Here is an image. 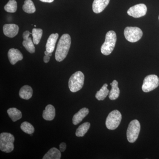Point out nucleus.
<instances>
[{
	"instance_id": "obj_24",
	"label": "nucleus",
	"mask_w": 159,
	"mask_h": 159,
	"mask_svg": "<svg viewBox=\"0 0 159 159\" xmlns=\"http://www.w3.org/2000/svg\"><path fill=\"white\" fill-rule=\"evenodd\" d=\"M42 29H33L32 31L33 41L34 44L38 45L43 35Z\"/></svg>"
},
{
	"instance_id": "obj_29",
	"label": "nucleus",
	"mask_w": 159,
	"mask_h": 159,
	"mask_svg": "<svg viewBox=\"0 0 159 159\" xmlns=\"http://www.w3.org/2000/svg\"><path fill=\"white\" fill-rule=\"evenodd\" d=\"M39 1L43 2L51 3L54 2V0H39Z\"/></svg>"
},
{
	"instance_id": "obj_5",
	"label": "nucleus",
	"mask_w": 159,
	"mask_h": 159,
	"mask_svg": "<svg viewBox=\"0 0 159 159\" xmlns=\"http://www.w3.org/2000/svg\"><path fill=\"white\" fill-rule=\"evenodd\" d=\"M122 115L119 111L116 110L111 112L106 120V125L109 129L114 130L118 128L121 120Z\"/></svg>"
},
{
	"instance_id": "obj_12",
	"label": "nucleus",
	"mask_w": 159,
	"mask_h": 159,
	"mask_svg": "<svg viewBox=\"0 0 159 159\" xmlns=\"http://www.w3.org/2000/svg\"><path fill=\"white\" fill-rule=\"evenodd\" d=\"M8 55L9 61L11 65L15 64L23 58V54L18 49H10L8 51Z\"/></svg>"
},
{
	"instance_id": "obj_11",
	"label": "nucleus",
	"mask_w": 159,
	"mask_h": 159,
	"mask_svg": "<svg viewBox=\"0 0 159 159\" xmlns=\"http://www.w3.org/2000/svg\"><path fill=\"white\" fill-rule=\"evenodd\" d=\"M18 26L15 24H6L3 27V32L6 36L13 38L16 36L19 32Z\"/></svg>"
},
{
	"instance_id": "obj_1",
	"label": "nucleus",
	"mask_w": 159,
	"mask_h": 159,
	"mask_svg": "<svg viewBox=\"0 0 159 159\" xmlns=\"http://www.w3.org/2000/svg\"><path fill=\"white\" fill-rule=\"evenodd\" d=\"M70 36L68 34H63L60 39L55 52V59L57 61H62L68 54L71 46Z\"/></svg>"
},
{
	"instance_id": "obj_25",
	"label": "nucleus",
	"mask_w": 159,
	"mask_h": 159,
	"mask_svg": "<svg viewBox=\"0 0 159 159\" xmlns=\"http://www.w3.org/2000/svg\"><path fill=\"white\" fill-rule=\"evenodd\" d=\"M17 2L15 0H9L4 7V9L6 11L11 13L16 12L17 10Z\"/></svg>"
},
{
	"instance_id": "obj_22",
	"label": "nucleus",
	"mask_w": 159,
	"mask_h": 159,
	"mask_svg": "<svg viewBox=\"0 0 159 159\" xmlns=\"http://www.w3.org/2000/svg\"><path fill=\"white\" fill-rule=\"evenodd\" d=\"M90 127V123L89 122H86L80 125L77 129L76 132V136L78 137H83L87 132Z\"/></svg>"
},
{
	"instance_id": "obj_19",
	"label": "nucleus",
	"mask_w": 159,
	"mask_h": 159,
	"mask_svg": "<svg viewBox=\"0 0 159 159\" xmlns=\"http://www.w3.org/2000/svg\"><path fill=\"white\" fill-rule=\"evenodd\" d=\"M61 157L60 150L56 148H52L43 157V159H60Z\"/></svg>"
},
{
	"instance_id": "obj_14",
	"label": "nucleus",
	"mask_w": 159,
	"mask_h": 159,
	"mask_svg": "<svg viewBox=\"0 0 159 159\" xmlns=\"http://www.w3.org/2000/svg\"><path fill=\"white\" fill-rule=\"evenodd\" d=\"M89 113V110L88 109L84 107L80 110L77 113L74 115L73 118V123L74 125H77L79 124L80 122L82 121L83 119Z\"/></svg>"
},
{
	"instance_id": "obj_6",
	"label": "nucleus",
	"mask_w": 159,
	"mask_h": 159,
	"mask_svg": "<svg viewBox=\"0 0 159 159\" xmlns=\"http://www.w3.org/2000/svg\"><path fill=\"white\" fill-rule=\"evenodd\" d=\"M141 129L140 122L136 119L131 121L127 128L126 135L128 142L134 143L136 141L139 137Z\"/></svg>"
},
{
	"instance_id": "obj_18",
	"label": "nucleus",
	"mask_w": 159,
	"mask_h": 159,
	"mask_svg": "<svg viewBox=\"0 0 159 159\" xmlns=\"http://www.w3.org/2000/svg\"><path fill=\"white\" fill-rule=\"evenodd\" d=\"M111 89L109 93V98L111 100H115L119 97L120 90L118 87V82L116 80H114L111 83Z\"/></svg>"
},
{
	"instance_id": "obj_3",
	"label": "nucleus",
	"mask_w": 159,
	"mask_h": 159,
	"mask_svg": "<svg viewBox=\"0 0 159 159\" xmlns=\"http://www.w3.org/2000/svg\"><path fill=\"white\" fill-rule=\"evenodd\" d=\"M84 74L81 71H77L70 77L69 87L71 92L76 93L82 88L84 84Z\"/></svg>"
},
{
	"instance_id": "obj_16",
	"label": "nucleus",
	"mask_w": 159,
	"mask_h": 159,
	"mask_svg": "<svg viewBox=\"0 0 159 159\" xmlns=\"http://www.w3.org/2000/svg\"><path fill=\"white\" fill-rule=\"evenodd\" d=\"M55 116V109L54 107L51 104L47 106L45 110L43 111V118L47 121H51Z\"/></svg>"
},
{
	"instance_id": "obj_30",
	"label": "nucleus",
	"mask_w": 159,
	"mask_h": 159,
	"mask_svg": "<svg viewBox=\"0 0 159 159\" xmlns=\"http://www.w3.org/2000/svg\"><path fill=\"white\" fill-rule=\"evenodd\" d=\"M44 53L46 55H48V56H50V57L52 56V53H50L48 51H45Z\"/></svg>"
},
{
	"instance_id": "obj_9",
	"label": "nucleus",
	"mask_w": 159,
	"mask_h": 159,
	"mask_svg": "<svg viewBox=\"0 0 159 159\" xmlns=\"http://www.w3.org/2000/svg\"><path fill=\"white\" fill-rule=\"evenodd\" d=\"M147 8L144 4H139L130 7L127 11V14L135 18L144 16L147 12Z\"/></svg>"
},
{
	"instance_id": "obj_2",
	"label": "nucleus",
	"mask_w": 159,
	"mask_h": 159,
	"mask_svg": "<svg viewBox=\"0 0 159 159\" xmlns=\"http://www.w3.org/2000/svg\"><path fill=\"white\" fill-rule=\"evenodd\" d=\"M117 40L116 34L113 31H108L106 35L105 40L101 46V52L105 55H110L113 51Z\"/></svg>"
},
{
	"instance_id": "obj_21",
	"label": "nucleus",
	"mask_w": 159,
	"mask_h": 159,
	"mask_svg": "<svg viewBox=\"0 0 159 159\" xmlns=\"http://www.w3.org/2000/svg\"><path fill=\"white\" fill-rule=\"evenodd\" d=\"M107 86L108 85L107 84H103L101 89L97 92L95 97L98 100L100 101L104 100L109 93L110 91L107 88Z\"/></svg>"
},
{
	"instance_id": "obj_31",
	"label": "nucleus",
	"mask_w": 159,
	"mask_h": 159,
	"mask_svg": "<svg viewBox=\"0 0 159 159\" xmlns=\"http://www.w3.org/2000/svg\"></svg>"
},
{
	"instance_id": "obj_27",
	"label": "nucleus",
	"mask_w": 159,
	"mask_h": 159,
	"mask_svg": "<svg viewBox=\"0 0 159 159\" xmlns=\"http://www.w3.org/2000/svg\"><path fill=\"white\" fill-rule=\"evenodd\" d=\"M66 145L64 142H62V143H61L60 145H59V150L61 152H64L65 150H66Z\"/></svg>"
},
{
	"instance_id": "obj_7",
	"label": "nucleus",
	"mask_w": 159,
	"mask_h": 159,
	"mask_svg": "<svg viewBox=\"0 0 159 159\" xmlns=\"http://www.w3.org/2000/svg\"><path fill=\"white\" fill-rule=\"evenodd\" d=\"M124 36L127 41L135 43L142 38L143 32L140 28L136 27H127L124 31Z\"/></svg>"
},
{
	"instance_id": "obj_20",
	"label": "nucleus",
	"mask_w": 159,
	"mask_h": 159,
	"mask_svg": "<svg viewBox=\"0 0 159 159\" xmlns=\"http://www.w3.org/2000/svg\"><path fill=\"white\" fill-rule=\"evenodd\" d=\"M9 117L13 122H16L22 117L21 112L16 108H10L7 111Z\"/></svg>"
},
{
	"instance_id": "obj_17",
	"label": "nucleus",
	"mask_w": 159,
	"mask_h": 159,
	"mask_svg": "<svg viewBox=\"0 0 159 159\" xmlns=\"http://www.w3.org/2000/svg\"><path fill=\"white\" fill-rule=\"evenodd\" d=\"M33 95V90L30 86L26 85L23 86L20 89L19 96L22 99H30Z\"/></svg>"
},
{
	"instance_id": "obj_26",
	"label": "nucleus",
	"mask_w": 159,
	"mask_h": 159,
	"mask_svg": "<svg viewBox=\"0 0 159 159\" xmlns=\"http://www.w3.org/2000/svg\"><path fill=\"white\" fill-rule=\"evenodd\" d=\"M20 128L24 132L29 134H33L34 131V127L31 123H29V122H23L21 124Z\"/></svg>"
},
{
	"instance_id": "obj_8",
	"label": "nucleus",
	"mask_w": 159,
	"mask_h": 159,
	"mask_svg": "<svg viewBox=\"0 0 159 159\" xmlns=\"http://www.w3.org/2000/svg\"><path fill=\"white\" fill-rule=\"evenodd\" d=\"M159 85V78L157 75L152 74L146 76L143 81L142 89L145 93L153 90Z\"/></svg>"
},
{
	"instance_id": "obj_4",
	"label": "nucleus",
	"mask_w": 159,
	"mask_h": 159,
	"mask_svg": "<svg viewBox=\"0 0 159 159\" xmlns=\"http://www.w3.org/2000/svg\"><path fill=\"white\" fill-rule=\"evenodd\" d=\"M15 138L13 135L8 133L0 134V149L3 152L9 153L14 149Z\"/></svg>"
},
{
	"instance_id": "obj_23",
	"label": "nucleus",
	"mask_w": 159,
	"mask_h": 159,
	"mask_svg": "<svg viewBox=\"0 0 159 159\" xmlns=\"http://www.w3.org/2000/svg\"><path fill=\"white\" fill-rule=\"evenodd\" d=\"M23 9L27 13H33L36 11L34 3L31 0H25L23 6Z\"/></svg>"
},
{
	"instance_id": "obj_15",
	"label": "nucleus",
	"mask_w": 159,
	"mask_h": 159,
	"mask_svg": "<svg viewBox=\"0 0 159 159\" xmlns=\"http://www.w3.org/2000/svg\"><path fill=\"white\" fill-rule=\"evenodd\" d=\"M58 36L59 35L57 33L52 34L50 35L46 44V51L50 53H52L54 51L55 44L57 42Z\"/></svg>"
},
{
	"instance_id": "obj_28",
	"label": "nucleus",
	"mask_w": 159,
	"mask_h": 159,
	"mask_svg": "<svg viewBox=\"0 0 159 159\" xmlns=\"http://www.w3.org/2000/svg\"><path fill=\"white\" fill-rule=\"evenodd\" d=\"M50 59V56H48V55H45L44 57L43 60L45 63H48L49 62Z\"/></svg>"
},
{
	"instance_id": "obj_10",
	"label": "nucleus",
	"mask_w": 159,
	"mask_h": 159,
	"mask_svg": "<svg viewBox=\"0 0 159 159\" xmlns=\"http://www.w3.org/2000/svg\"><path fill=\"white\" fill-rule=\"evenodd\" d=\"M30 34V32L29 31H25L23 33V38L24 40L23 42V45L27 51L32 54L35 52V48L33 40L31 39V37H29Z\"/></svg>"
},
{
	"instance_id": "obj_13",
	"label": "nucleus",
	"mask_w": 159,
	"mask_h": 159,
	"mask_svg": "<svg viewBox=\"0 0 159 159\" xmlns=\"http://www.w3.org/2000/svg\"><path fill=\"white\" fill-rule=\"evenodd\" d=\"M110 0H94L93 4V10L95 13H100L108 6Z\"/></svg>"
}]
</instances>
